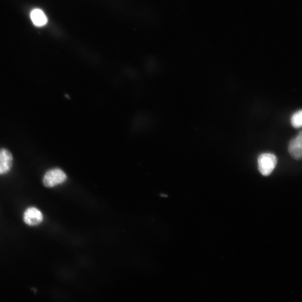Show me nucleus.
Returning a JSON list of instances; mask_svg holds the SVG:
<instances>
[{
	"instance_id": "1",
	"label": "nucleus",
	"mask_w": 302,
	"mask_h": 302,
	"mask_svg": "<svg viewBox=\"0 0 302 302\" xmlns=\"http://www.w3.org/2000/svg\"><path fill=\"white\" fill-rule=\"evenodd\" d=\"M277 159L271 153H263L258 158L259 170L264 176H269L276 167Z\"/></svg>"
},
{
	"instance_id": "2",
	"label": "nucleus",
	"mask_w": 302,
	"mask_h": 302,
	"mask_svg": "<svg viewBox=\"0 0 302 302\" xmlns=\"http://www.w3.org/2000/svg\"><path fill=\"white\" fill-rule=\"evenodd\" d=\"M64 172L60 169H54L47 171L44 176L43 185L47 188H53L61 184L67 180Z\"/></svg>"
},
{
	"instance_id": "3",
	"label": "nucleus",
	"mask_w": 302,
	"mask_h": 302,
	"mask_svg": "<svg viewBox=\"0 0 302 302\" xmlns=\"http://www.w3.org/2000/svg\"><path fill=\"white\" fill-rule=\"evenodd\" d=\"M42 213L37 208L31 207L26 210L24 215V221L29 226H37L43 221Z\"/></svg>"
},
{
	"instance_id": "4",
	"label": "nucleus",
	"mask_w": 302,
	"mask_h": 302,
	"mask_svg": "<svg viewBox=\"0 0 302 302\" xmlns=\"http://www.w3.org/2000/svg\"><path fill=\"white\" fill-rule=\"evenodd\" d=\"M13 163V157L11 152L5 149L0 150V175L8 173Z\"/></svg>"
},
{
	"instance_id": "5",
	"label": "nucleus",
	"mask_w": 302,
	"mask_h": 302,
	"mask_svg": "<svg viewBox=\"0 0 302 302\" xmlns=\"http://www.w3.org/2000/svg\"><path fill=\"white\" fill-rule=\"evenodd\" d=\"M301 132L300 131L297 137L290 142L288 148L289 152L290 155L295 159H300L301 158Z\"/></svg>"
},
{
	"instance_id": "6",
	"label": "nucleus",
	"mask_w": 302,
	"mask_h": 302,
	"mask_svg": "<svg viewBox=\"0 0 302 302\" xmlns=\"http://www.w3.org/2000/svg\"><path fill=\"white\" fill-rule=\"evenodd\" d=\"M31 18L33 25L39 27L45 26L48 21L44 12L39 9H34L31 12Z\"/></svg>"
},
{
	"instance_id": "7",
	"label": "nucleus",
	"mask_w": 302,
	"mask_h": 302,
	"mask_svg": "<svg viewBox=\"0 0 302 302\" xmlns=\"http://www.w3.org/2000/svg\"><path fill=\"white\" fill-rule=\"evenodd\" d=\"M302 111L299 110L296 112L292 116L291 119L292 125L295 128H298L301 127L302 125Z\"/></svg>"
}]
</instances>
